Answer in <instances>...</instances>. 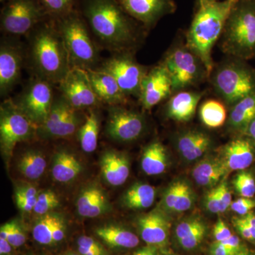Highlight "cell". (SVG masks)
Listing matches in <instances>:
<instances>
[{
  "mask_svg": "<svg viewBox=\"0 0 255 255\" xmlns=\"http://www.w3.org/2000/svg\"><path fill=\"white\" fill-rule=\"evenodd\" d=\"M38 194H39L36 187L33 186L25 185L18 187L15 191L16 203L21 202V201L36 203Z\"/></svg>",
  "mask_w": 255,
  "mask_h": 255,
  "instance_id": "cell-43",
  "label": "cell"
},
{
  "mask_svg": "<svg viewBox=\"0 0 255 255\" xmlns=\"http://www.w3.org/2000/svg\"><path fill=\"white\" fill-rule=\"evenodd\" d=\"M233 223L238 233L241 235L242 237L247 240V241L254 242L251 228L242 219L241 217L234 218L233 220Z\"/></svg>",
  "mask_w": 255,
  "mask_h": 255,
  "instance_id": "cell-48",
  "label": "cell"
},
{
  "mask_svg": "<svg viewBox=\"0 0 255 255\" xmlns=\"http://www.w3.org/2000/svg\"><path fill=\"white\" fill-rule=\"evenodd\" d=\"M197 1V6L204 4V3L211 2V1H219V0H196Z\"/></svg>",
  "mask_w": 255,
  "mask_h": 255,
  "instance_id": "cell-57",
  "label": "cell"
},
{
  "mask_svg": "<svg viewBox=\"0 0 255 255\" xmlns=\"http://www.w3.org/2000/svg\"><path fill=\"white\" fill-rule=\"evenodd\" d=\"M77 9L102 50L136 53L149 32L128 14L119 0H78Z\"/></svg>",
  "mask_w": 255,
  "mask_h": 255,
  "instance_id": "cell-1",
  "label": "cell"
},
{
  "mask_svg": "<svg viewBox=\"0 0 255 255\" xmlns=\"http://www.w3.org/2000/svg\"><path fill=\"white\" fill-rule=\"evenodd\" d=\"M221 204V213L226 212L232 204V194L226 182L221 183L216 187Z\"/></svg>",
  "mask_w": 255,
  "mask_h": 255,
  "instance_id": "cell-45",
  "label": "cell"
},
{
  "mask_svg": "<svg viewBox=\"0 0 255 255\" xmlns=\"http://www.w3.org/2000/svg\"><path fill=\"white\" fill-rule=\"evenodd\" d=\"M78 245V246L85 247V248H91V249L97 250V251H105L103 247L101 246L98 242L89 236H83L79 238Z\"/></svg>",
  "mask_w": 255,
  "mask_h": 255,
  "instance_id": "cell-50",
  "label": "cell"
},
{
  "mask_svg": "<svg viewBox=\"0 0 255 255\" xmlns=\"http://www.w3.org/2000/svg\"><path fill=\"white\" fill-rule=\"evenodd\" d=\"M90 83L102 105H127L129 97L122 91L113 77L96 70H86Z\"/></svg>",
  "mask_w": 255,
  "mask_h": 255,
  "instance_id": "cell-19",
  "label": "cell"
},
{
  "mask_svg": "<svg viewBox=\"0 0 255 255\" xmlns=\"http://www.w3.org/2000/svg\"><path fill=\"white\" fill-rule=\"evenodd\" d=\"M162 64L170 75L173 94L196 87L209 80L205 65L186 41L172 45L162 57Z\"/></svg>",
  "mask_w": 255,
  "mask_h": 255,
  "instance_id": "cell-7",
  "label": "cell"
},
{
  "mask_svg": "<svg viewBox=\"0 0 255 255\" xmlns=\"http://www.w3.org/2000/svg\"><path fill=\"white\" fill-rule=\"evenodd\" d=\"M38 127L14 105L12 99H5L0 107V143L5 155H11L19 142L37 134Z\"/></svg>",
  "mask_w": 255,
  "mask_h": 255,
  "instance_id": "cell-11",
  "label": "cell"
},
{
  "mask_svg": "<svg viewBox=\"0 0 255 255\" xmlns=\"http://www.w3.org/2000/svg\"><path fill=\"white\" fill-rule=\"evenodd\" d=\"M48 17L39 0H8L0 13V29L4 36L26 37Z\"/></svg>",
  "mask_w": 255,
  "mask_h": 255,
  "instance_id": "cell-8",
  "label": "cell"
},
{
  "mask_svg": "<svg viewBox=\"0 0 255 255\" xmlns=\"http://www.w3.org/2000/svg\"></svg>",
  "mask_w": 255,
  "mask_h": 255,
  "instance_id": "cell-60",
  "label": "cell"
},
{
  "mask_svg": "<svg viewBox=\"0 0 255 255\" xmlns=\"http://www.w3.org/2000/svg\"><path fill=\"white\" fill-rule=\"evenodd\" d=\"M82 111L73 110L53 130L45 137L48 138H66L78 133L79 129L85 122L86 116H82Z\"/></svg>",
  "mask_w": 255,
  "mask_h": 255,
  "instance_id": "cell-36",
  "label": "cell"
},
{
  "mask_svg": "<svg viewBox=\"0 0 255 255\" xmlns=\"http://www.w3.org/2000/svg\"><path fill=\"white\" fill-rule=\"evenodd\" d=\"M99 108L88 111L85 122L78 132L79 142L84 152L87 153L95 151L98 144L100 132L101 118Z\"/></svg>",
  "mask_w": 255,
  "mask_h": 255,
  "instance_id": "cell-30",
  "label": "cell"
},
{
  "mask_svg": "<svg viewBox=\"0 0 255 255\" xmlns=\"http://www.w3.org/2000/svg\"><path fill=\"white\" fill-rule=\"evenodd\" d=\"M54 21L68 51L71 68L85 70L98 68L103 59L102 50L78 9Z\"/></svg>",
  "mask_w": 255,
  "mask_h": 255,
  "instance_id": "cell-4",
  "label": "cell"
},
{
  "mask_svg": "<svg viewBox=\"0 0 255 255\" xmlns=\"http://www.w3.org/2000/svg\"><path fill=\"white\" fill-rule=\"evenodd\" d=\"M66 255H77V254H73V253H70V254Z\"/></svg>",
  "mask_w": 255,
  "mask_h": 255,
  "instance_id": "cell-59",
  "label": "cell"
},
{
  "mask_svg": "<svg viewBox=\"0 0 255 255\" xmlns=\"http://www.w3.org/2000/svg\"><path fill=\"white\" fill-rule=\"evenodd\" d=\"M26 65L32 77L57 86L71 70L68 51L54 19L47 18L26 36Z\"/></svg>",
  "mask_w": 255,
  "mask_h": 255,
  "instance_id": "cell-2",
  "label": "cell"
},
{
  "mask_svg": "<svg viewBox=\"0 0 255 255\" xmlns=\"http://www.w3.org/2000/svg\"><path fill=\"white\" fill-rule=\"evenodd\" d=\"M194 192L190 186L187 182L182 181L180 189L174 204L173 213H183L187 211L194 204Z\"/></svg>",
  "mask_w": 255,
  "mask_h": 255,
  "instance_id": "cell-41",
  "label": "cell"
},
{
  "mask_svg": "<svg viewBox=\"0 0 255 255\" xmlns=\"http://www.w3.org/2000/svg\"><path fill=\"white\" fill-rule=\"evenodd\" d=\"M232 255H251V254H250L249 251L246 248H243L241 251Z\"/></svg>",
  "mask_w": 255,
  "mask_h": 255,
  "instance_id": "cell-55",
  "label": "cell"
},
{
  "mask_svg": "<svg viewBox=\"0 0 255 255\" xmlns=\"http://www.w3.org/2000/svg\"><path fill=\"white\" fill-rule=\"evenodd\" d=\"M255 207V201L250 198L245 197L240 198L237 200L233 201L231 206V209L233 212L242 216L251 213Z\"/></svg>",
  "mask_w": 255,
  "mask_h": 255,
  "instance_id": "cell-44",
  "label": "cell"
},
{
  "mask_svg": "<svg viewBox=\"0 0 255 255\" xmlns=\"http://www.w3.org/2000/svg\"><path fill=\"white\" fill-rule=\"evenodd\" d=\"M53 84L42 79L31 77L21 91L12 99L14 105L37 127L48 117L54 101L55 92Z\"/></svg>",
  "mask_w": 255,
  "mask_h": 255,
  "instance_id": "cell-10",
  "label": "cell"
},
{
  "mask_svg": "<svg viewBox=\"0 0 255 255\" xmlns=\"http://www.w3.org/2000/svg\"><path fill=\"white\" fill-rule=\"evenodd\" d=\"M238 1L219 0L197 6L186 33V43L205 65L209 78L214 67L213 48L221 40L228 16Z\"/></svg>",
  "mask_w": 255,
  "mask_h": 255,
  "instance_id": "cell-3",
  "label": "cell"
},
{
  "mask_svg": "<svg viewBox=\"0 0 255 255\" xmlns=\"http://www.w3.org/2000/svg\"><path fill=\"white\" fill-rule=\"evenodd\" d=\"M175 142L178 152L183 158L191 162L202 157L213 143L209 134L199 129H189L179 132Z\"/></svg>",
  "mask_w": 255,
  "mask_h": 255,
  "instance_id": "cell-21",
  "label": "cell"
},
{
  "mask_svg": "<svg viewBox=\"0 0 255 255\" xmlns=\"http://www.w3.org/2000/svg\"><path fill=\"white\" fill-rule=\"evenodd\" d=\"M83 167L76 156L66 150L55 154L52 166V176L60 183L73 182L81 173Z\"/></svg>",
  "mask_w": 255,
  "mask_h": 255,
  "instance_id": "cell-27",
  "label": "cell"
},
{
  "mask_svg": "<svg viewBox=\"0 0 255 255\" xmlns=\"http://www.w3.org/2000/svg\"><path fill=\"white\" fill-rule=\"evenodd\" d=\"M226 104L221 100L209 99L201 104L199 117L202 124L209 128H219L227 122Z\"/></svg>",
  "mask_w": 255,
  "mask_h": 255,
  "instance_id": "cell-32",
  "label": "cell"
},
{
  "mask_svg": "<svg viewBox=\"0 0 255 255\" xmlns=\"http://www.w3.org/2000/svg\"><path fill=\"white\" fill-rule=\"evenodd\" d=\"M147 252H148V248H145L136 252L133 255H147Z\"/></svg>",
  "mask_w": 255,
  "mask_h": 255,
  "instance_id": "cell-56",
  "label": "cell"
},
{
  "mask_svg": "<svg viewBox=\"0 0 255 255\" xmlns=\"http://www.w3.org/2000/svg\"><path fill=\"white\" fill-rule=\"evenodd\" d=\"M182 181L173 182L164 193L162 206L166 211L173 213L174 204L177 199L179 189H180Z\"/></svg>",
  "mask_w": 255,
  "mask_h": 255,
  "instance_id": "cell-42",
  "label": "cell"
},
{
  "mask_svg": "<svg viewBox=\"0 0 255 255\" xmlns=\"http://www.w3.org/2000/svg\"><path fill=\"white\" fill-rule=\"evenodd\" d=\"M73 109L70 107L67 101L63 98L59 92H55L54 101L51 110L44 123L38 127L37 135L45 138L51 130L62 122L70 113Z\"/></svg>",
  "mask_w": 255,
  "mask_h": 255,
  "instance_id": "cell-33",
  "label": "cell"
},
{
  "mask_svg": "<svg viewBox=\"0 0 255 255\" xmlns=\"http://www.w3.org/2000/svg\"><path fill=\"white\" fill-rule=\"evenodd\" d=\"M205 224L198 219L184 220L176 227V237L184 250L191 251L197 248L205 237Z\"/></svg>",
  "mask_w": 255,
  "mask_h": 255,
  "instance_id": "cell-28",
  "label": "cell"
},
{
  "mask_svg": "<svg viewBox=\"0 0 255 255\" xmlns=\"http://www.w3.org/2000/svg\"><path fill=\"white\" fill-rule=\"evenodd\" d=\"M26 65L25 44L18 37L4 36L0 41V96L7 98L21 80Z\"/></svg>",
  "mask_w": 255,
  "mask_h": 255,
  "instance_id": "cell-12",
  "label": "cell"
},
{
  "mask_svg": "<svg viewBox=\"0 0 255 255\" xmlns=\"http://www.w3.org/2000/svg\"><path fill=\"white\" fill-rule=\"evenodd\" d=\"M1 2H5V1H8V0H0Z\"/></svg>",
  "mask_w": 255,
  "mask_h": 255,
  "instance_id": "cell-58",
  "label": "cell"
},
{
  "mask_svg": "<svg viewBox=\"0 0 255 255\" xmlns=\"http://www.w3.org/2000/svg\"><path fill=\"white\" fill-rule=\"evenodd\" d=\"M46 166V157L37 150H28L25 152L18 164L21 173L32 180L39 179L44 174Z\"/></svg>",
  "mask_w": 255,
  "mask_h": 255,
  "instance_id": "cell-35",
  "label": "cell"
},
{
  "mask_svg": "<svg viewBox=\"0 0 255 255\" xmlns=\"http://www.w3.org/2000/svg\"><path fill=\"white\" fill-rule=\"evenodd\" d=\"M12 248L9 241L0 238V255H9L12 251Z\"/></svg>",
  "mask_w": 255,
  "mask_h": 255,
  "instance_id": "cell-52",
  "label": "cell"
},
{
  "mask_svg": "<svg viewBox=\"0 0 255 255\" xmlns=\"http://www.w3.org/2000/svg\"><path fill=\"white\" fill-rule=\"evenodd\" d=\"M205 205L208 211L212 214L221 213V204H220L219 194L216 188L211 189L206 194Z\"/></svg>",
  "mask_w": 255,
  "mask_h": 255,
  "instance_id": "cell-46",
  "label": "cell"
},
{
  "mask_svg": "<svg viewBox=\"0 0 255 255\" xmlns=\"http://www.w3.org/2000/svg\"><path fill=\"white\" fill-rule=\"evenodd\" d=\"M228 172L222 159L209 157L196 164L193 169L192 176L199 186L211 187L216 185Z\"/></svg>",
  "mask_w": 255,
  "mask_h": 255,
  "instance_id": "cell-26",
  "label": "cell"
},
{
  "mask_svg": "<svg viewBox=\"0 0 255 255\" xmlns=\"http://www.w3.org/2000/svg\"><path fill=\"white\" fill-rule=\"evenodd\" d=\"M173 94L170 75L162 63L150 67L142 80L138 101L144 111L168 100Z\"/></svg>",
  "mask_w": 255,
  "mask_h": 255,
  "instance_id": "cell-15",
  "label": "cell"
},
{
  "mask_svg": "<svg viewBox=\"0 0 255 255\" xmlns=\"http://www.w3.org/2000/svg\"><path fill=\"white\" fill-rule=\"evenodd\" d=\"M77 209L82 217L96 218L108 211L109 203L103 191L92 186L84 189L79 196Z\"/></svg>",
  "mask_w": 255,
  "mask_h": 255,
  "instance_id": "cell-25",
  "label": "cell"
},
{
  "mask_svg": "<svg viewBox=\"0 0 255 255\" xmlns=\"http://www.w3.org/2000/svg\"><path fill=\"white\" fill-rule=\"evenodd\" d=\"M101 170L106 182L112 186H121L130 174V162L127 155L115 150H108L101 159Z\"/></svg>",
  "mask_w": 255,
  "mask_h": 255,
  "instance_id": "cell-23",
  "label": "cell"
},
{
  "mask_svg": "<svg viewBox=\"0 0 255 255\" xmlns=\"http://www.w3.org/2000/svg\"><path fill=\"white\" fill-rule=\"evenodd\" d=\"M167 150L159 140H154L146 146L142 152L141 167L147 175H158L166 170L167 166Z\"/></svg>",
  "mask_w": 255,
  "mask_h": 255,
  "instance_id": "cell-29",
  "label": "cell"
},
{
  "mask_svg": "<svg viewBox=\"0 0 255 255\" xmlns=\"http://www.w3.org/2000/svg\"><path fill=\"white\" fill-rule=\"evenodd\" d=\"M209 80L215 94L231 107L255 92V69L240 58L227 56L214 65Z\"/></svg>",
  "mask_w": 255,
  "mask_h": 255,
  "instance_id": "cell-6",
  "label": "cell"
},
{
  "mask_svg": "<svg viewBox=\"0 0 255 255\" xmlns=\"http://www.w3.org/2000/svg\"><path fill=\"white\" fill-rule=\"evenodd\" d=\"M204 95V92L187 90L172 94L164 107L166 117L180 123L189 122L195 115L196 109Z\"/></svg>",
  "mask_w": 255,
  "mask_h": 255,
  "instance_id": "cell-18",
  "label": "cell"
},
{
  "mask_svg": "<svg viewBox=\"0 0 255 255\" xmlns=\"http://www.w3.org/2000/svg\"><path fill=\"white\" fill-rule=\"evenodd\" d=\"M135 55L134 52L112 53L96 70L113 77L127 97L138 98L142 80L150 67L139 63Z\"/></svg>",
  "mask_w": 255,
  "mask_h": 255,
  "instance_id": "cell-9",
  "label": "cell"
},
{
  "mask_svg": "<svg viewBox=\"0 0 255 255\" xmlns=\"http://www.w3.org/2000/svg\"><path fill=\"white\" fill-rule=\"evenodd\" d=\"M96 234L112 248H134L139 244L136 235L125 228L112 225L97 228Z\"/></svg>",
  "mask_w": 255,
  "mask_h": 255,
  "instance_id": "cell-31",
  "label": "cell"
},
{
  "mask_svg": "<svg viewBox=\"0 0 255 255\" xmlns=\"http://www.w3.org/2000/svg\"><path fill=\"white\" fill-rule=\"evenodd\" d=\"M214 235L216 241L221 242L228 239L233 234L228 228L227 225L223 222V220L219 219L215 225Z\"/></svg>",
  "mask_w": 255,
  "mask_h": 255,
  "instance_id": "cell-47",
  "label": "cell"
},
{
  "mask_svg": "<svg viewBox=\"0 0 255 255\" xmlns=\"http://www.w3.org/2000/svg\"><path fill=\"white\" fill-rule=\"evenodd\" d=\"M50 18L56 19L77 9L78 0H39Z\"/></svg>",
  "mask_w": 255,
  "mask_h": 255,
  "instance_id": "cell-37",
  "label": "cell"
},
{
  "mask_svg": "<svg viewBox=\"0 0 255 255\" xmlns=\"http://www.w3.org/2000/svg\"><path fill=\"white\" fill-rule=\"evenodd\" d=\"M142 239L151 246H164L168 241L170 223L162 212L152 211L137 220Z\"/></svg>",
  "mask_w": 255,
  "mask_h": 255,
  "instance_id": "cell-20",
  "label": "cell"
},
{
  "mask_svg": "<svg viewBox=\"0 0 255 255\" xmlns=\"http://www.w3.org/2000/svg\"><path fill=\"white\" fill-rule=\"evenodd\" d=\"M255 119V92L242 99L231 107L227 126L230 131L243 135Z\"/></svg>",
  "mask_w": 255,
  "mask_h": 255,
  "instance_id": "cell-24",
  "label": "cell"
},
{
  "mask_svg": "<svg viewBox=\"0 0 255 255\" xmlns=\"http://www.w3.org/2000/svg\"><path fill=\"white\" fill-rule=\"evenodd\" d=\"M243 135H246L247 136L251 137L255 141V119L252 121L251 123L249 124L248 128H247L246 132Z\"/></svg>",
  "mask_w": 255,
  "mask_h": 255,
  "instance_id": "cell-54",
  "label": "cell"
},
{
  "mask_svg": "<svg viewBox=\"0 0 255 255\" xmlns=\"http://www.w3.org/2000/svg\"><path fill=\"white\" fill-rule=\"evenodd\" d=\"M78 251L81 255H107L105 251H100L85 247L78 246Z\"/></svg>",
  "mask_w": 255,
  "mask_h": 255,
  "instance_id": "cell-53",
  "label": "cell"
},
{
  "mask_svg": "<svg viewBox=\"0 0 255 255\" xmlns=\"http://www.w3.org/2000/svg\"><path fill=\"white\" fill-rule=\"evenodd\" d=\"M240 251H235V250L231 249V248H226V247L222 246V245L216 241L213 243L211 247L210 255H232Z\"/></svg>",
  "mask_w": 255,
  "mask_h": 255,
  "instance_id": "cell-49",
  "label": "cell"
},
{
  "mask_svg": "<svg viewBox=\"0 0 255 255\" xmlns=\"http://www.w3.org/2000/svg\"><path fill=\"white\" fill-rule=\"evenodd\" d=\"M235 189L241 197L252 198L255 195V179L250 171H240L233 181Z\"/></svg>",
  "mask_w": 255,
  "mask_h": 255,
  "instance_id": "cell-39",
  "label": "cell"
},
{
  "mask_svg": "<svg viewBox=\"0 0 255 255\" xmlns=\"http://www.w3.org/2000/svg\"><path fill=\"white\" fill-rule=\"evenodd\" d=\"M108 107L106 132L111 139L117 142H130L142 136L146 129L143 114L128 110L126 105Z\"/></svg>",
  "mask_w": 255,
  "mask_h": 255,
  "instance_id": "cell-13",
  "label": "cell"
},
{
  "mask_svg": "<svg viewBox=\"0 0 255 255\" xmlns=\"http://www.w3.org/2000/svg\"><path fill=\"white\" fill-rule=\"evenodd\" d=\"M220 47L228 57L255 58V0H238L228 16Z\"/></svg>",
  "mask_w": 255,
  "mask_h": 255,
  "instance_id": "cell-5",
  "label": "cell"
},
{
  "mask_svg": "<svg viewBox=\"0 0 255 255\" xmlns=\"http://www.w3.org/2000/svg\"><path fill=\"white\" fill-rule=\"evenodd\" d=\"M66 229L63 218L50 212L37 220L33 228V237L43 246H54L65 239Z\"/></svg>",
  "mask_w": 255,
  "mask_h": 255,
  "instance_id": "cell-22",
  "label": "cell"
},
{
  "mask_svg": "<svg viewBox=\"0 0 255 255\" xmlns=\"http://www.w3.org/2000/svg\"><path fill=\"white\" fill-rule=\"evenodd\" d=\"M56 90L75 110L89 111L103 105L92 89L87 72L82 69L72 68Z\"/></svg>",
  "mask_w": 255,
  "mask_h": 255,
  "instance_id": "cell-14",
  "label": "cell"
},
{
  "mask_svg": "<svg viewBox=\"0 0 255 255\" xmlns=\"http://www.w3.org/2000/svg\"><path fill=\"white\" fill-rule=\"evenodd\" d=\"M126 11L150 32L164 16L177 10L174 0H119Z\"/></svg>",
  "mask_w": 255,
  "mask_h": 255,
  "instance_id": "cell-16",
  "label": "cell"
},
{
  "mask_svg": "<svg viewBox=\"0 0 255 255\" xmlns=\"http://www.w3.org/2000/svg\"><path fill=\"white\" fill-rule=\"evenodd\" d=\"M0 238L9 242L13 248H19L26 241L22 226L16 221L6 223L0 228Z\"/></svg>",
  "mask_w": 255,
  "mask_h": 255,
  "instance_id": "cell-38",
  "label": "cell"
},
{
  "mask_svg": "<svg viewBox=\"0 0 255 255\" xmlns=\"http://www.w3.org/2000/svg\"><path fill=\"white\" fill-rule=\"evenodd\" d=\"M218 243L223 246L226 247V248H231V249L235 250V251H240L242 248H244V247L241 246L239 238L235 236V235H232L231 237L225 240V241L218 242Z\"/></svg>",
  "mask_w": 255,
  "mask_h": 255,
  "instance_id": "cell-51",
  "label": "cell"
},
{
  "mask_svg": "<svg viewBox=\"0 0 255 255\" xmlns=\"http://www.w3.org/2000/svg\"><path fill=\"white\" fill-rule=\"evenodd\" d=\"M155 199V190L147 184H136L132 185L126 192L124 203L131 209H144L150 207Z\"/></svg>",
  "mask_w": 255,
  "mask_h": 255,
  "instance_id": "cell-34",
  "label": "cell"
},
{
  "mask_svg": "<svg viewBox=\"0 0 255 255\" xmlns=\"http://www.w3.org/2000/svg\"><path fill=\"white\" fill-rule=\"evenodd\" d=\"M59 203L58 196L53 191H43L38 194L33 211L37 215L43 216L50 213L51 210L54 209L59 205Z\"/></svg>",
  "mask_w": 255,
  "mask_h": 255,
  "instance_id": "cell-40",
  "label": "cell"
},
{
  "mask_svg": "<svg viewBox=\"0 0 255 255\" xmlns=\"http://www.w3.org/2000/svg\"><path fill=\"white\" fill-rule=\"evenodd\" d=\"M222 155L228 171L246 170L255 159V141L246 135H239L223 147Z\"/></svg>",
  "mask_w": 255,
  "mask_h": 255,
  "instance_id": "cell-17",
  "label": "cell"
}]
</instances>
